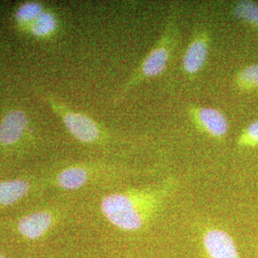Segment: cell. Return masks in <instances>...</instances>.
I'll return each instance as SVG.
<instances>
[{"mask_svg": "<svg viewBox=\"0 0 258 258\" xmlns=\"http://www.w3.org/2000/svg\"><path fill=\"white\" fill-rule=\"evenodd\" d=\"M242 145H258V120L251 122L239 140Z\"/></svg>", "mask_w": 258, "mask_h": 258, "instance_id": "9a60e30c", "label": "cell"}, {"mask_svg": "<svg viewBox=\"0 0 258 258\" xmlns=\"http://www.w3.org/2000/svg\"><path fill=\"white\" fill-rule=\"evenodd\" d=\"M236 83L238 86L244 89L257 88L258 87V64L247 66L237 75Z\"/></svg>", "mask_w": 258, "mask_h": 258, "instance_id": "5bb4252c", "label": "cell"}, {"mask_svg": "<svg viewBox=\"0 0 258 258\" xmlns=\"http://www.w3.org/2000/svg\"><path fill=\"white\" fill-rule=\"evenodd\" d=\"M235 19L251 24L258 29V4L252 1H239L232 10Z\"/></svg>", "mask_w": 258, "mask_h": 258, "instance_id": "7c38bea8", "label": "cell"}, {"mask_svg": "<svg viewBox=\"0 0 258 258\" xmlns=\"http://www.w3.org/2000/svg\"><path fill=\"white\" fill-rule=\"evenodd\" d=\"M58 26L57 19L52 12L43 11L37 19L31 22L24 30L29 32L32 36L44 38L52 36Z\"/></svg>", "mask_w": 258, "mask_h": 258, "instance_id": "8fae6325", "label": "cell"}, {"mask_svg": "<svg viewBox=\"0 0 258 258\" xmlns=\"http://www.w3.org/2000/svg\"><path fill=\"white\" fill-rule=\"evenodd\" d=\"M180 6L177 5L168 13L164 31L160 38L138 68L133 72L118 93L115 102L121 101L125 95L140 83L163 74L167 67L180 39Z\"/></svg>", "mask_w": 258, "mask_h": 258, "instance_id": "7a4b0ae2", "label": "cell"}, {"mask_svg": "<svg viewBox=\"0 0 258 258\" xmlns=\"http://www.w3.org/2000/svg\"><path fill=\"white\" fill-rule=\"evenodd\" d=\"M29 127V118L26 113L19 108H12L0 120V145L12 148L24 137Z\"/></svg>", "mask_w": 258, "mask_h": 258, "instance_id": "52a82bcc", "label": "cell"}, {"mask_svg": "<svg viewBox=\"0 0 258 258\" xmlns=\"http://www.w3.org/2000/svg\"><path fill=\"white\" fill-rule=\"evenodd\" d=\"M175 185L176 180L168 178L153 186L108 194L101 203L102 214L121 231H141L162 210Z\"/></svg>", "mask_w": 258, "mask_h": 258, "instance_id": "6da1fadb", "label": "cell"}, {"mask_svg": "<svg viewBox=\"0 0 258 258\" xmlns=\"http://www.w3.org/2000/svg\"><path fill=\"white\" fill-rule=\"evenodd\" d=\"M0 258H7V257H5V256H4V255H3V254H2V253H1V252H0Z\"/></svg>", "mask_w": 258, "mask_h": 258, "instance_id": "2e32d148", "label": "cell"}, {"mask_svg": "<svg viewBox=\"0 0 258 258\" xmlns=\"http://www.w3.org/2000/svg\"><path fill=\"white\" fill-rule=\"evenodd\" d=\"M202 245L208 258H240L239 250L232 236L221 229H206Z\"/></svg>", "mask_w": 258, "mask_h": 258, "instance_id": "8992f818", "label": "cell"}, {"mask_svg": "<svg viewBox=\"0 0 258 258\" xmlns=\"http://www.w3.org/2000/svg\"><path fill=\"white\" fill-rule=\"evenodd\" d=\"M189 114L195 124L212 138L222 140L229 131V121L221 111L212 107H191Z\"/></svg>", "mask_w": 258, "mask_h": 258, "instance_id": "ba28073f", "label": "cell"}, {"mask_svg": "<svg viewBox=\"0 0 258 258\" xmlns=\"http://www.w3.org/2000/svg\"><path fill=\"white\" fill-rule=\"evenodd\" d=\"M43 98L75 139L88 145L104 146L110 143L112 136L109 132L91 117L70 109L52 95L44 94Z\"/></svg>", "mask_w": 258, "mask_h": 258, "instance_id": "3957f363", "label": "cell"}, {"mask_svg": "<svg viewBox=\"0 0 258 258\" xmlns=\"http://www.w3.org/2000/svg\"><path fill=\"white\" fill-rule=\"evenodd\" d=\"M30 180L17 178L0 181V207H10L22 200L32 190Z\"/></svg>", "mask_w": 258, "mask_h": 258, "instance_id": "30bf717a", "label": "cell"}, {"mask_svg": "<svg viewBox=\"0 0 258 258\" xmlns=\"http://www.w3.org/2000/svg\"><path fill=\"white\" fill-rule=\"evenodd\" d=\"M55 220V213L52 211L42 210L32 212L19 218L17 231L26 239H39L51 230Z\"/></svg>", "mask_w": 258, "mask_h": 258, "instance_id": "9c48e42d", "label": "cell"}, {"mask_svg": "<svg viewBox=\"0 0 258 258\" xmlns=\"http://www.w3.org/2000/svg\"><path fill=\"white\" fill-rule=\"evenodd\" d=\"M107 171H112L109 166L97 163L69 165L55 173L53 176V183L58 188L76 190L94 180L100 179Z\"/></svg>", "mask_w": 258, "mask_h": 258, "instance_id": "277c9868", "label": "cell"}, {"mask_svg": "<svg viewBox=\"0 0 258 258\" xmlns=\"http://www.w3.org/2000/svg\"><path fill=\"white\" fill-rule=\"evenodd\" d=\"M211 35L202 25L195 28L191 39L184 52L182 67L185 74H198L206 64L210 53Z\"/></svg>", "mask_w": 258, "mask_h": 258, "instance_id": "5b68a950", "label": "cell"}, {"mask_svg": "<svg viewBox=\"0 0 258 258\" xmlns=\"http://www.w3.org/2000/svg\"><path fill=\"white\" fill-rule=\"evenodd\" d=\"M43 11V6L37 2L24 3L17 11L16 20L20 27L25 29L31 22H33L37 19Z\"/></svg>", "mask_w": 258, "mask_h": 258, "instance_id": "4fadbf2b", "label": "cell"}]
</instances>
